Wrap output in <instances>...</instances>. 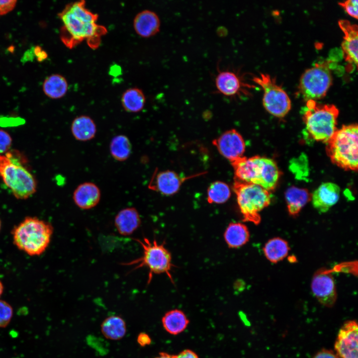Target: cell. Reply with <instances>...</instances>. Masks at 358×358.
I'll return each mask as SVG.
<instances>
[{
  "label": "cell",
  "mask_w": 358,
  "mask_h": 358,
  "mask_svg": "<svg viewBox=\"0 0 358 358\" xmlns=\"http://www.w3.org/2000/svg\"><path fill=\"white\" fill-rule=\"evenodd\" d=\"M215 82L217 91L230 97H235L242 93L247 94V89L252 88L245 83L242 77L235 71H219Z\"/></svg>",
  "instance_id": "obj_15"
},
{
  "label": "cell",
  "mask_w": 358,
  "mask_h": 358,
  "mask_svg": "<svg viewBox=\"0 0 358 358\" xmlns=\"http://www.w3.org/2000/svg\"><path fill=\"white\" fill-rule=\"evenodd\" d=\"M339 4L352 17L358 19V0H347L339 2Z\"/></svg>",
  "instance_id": "obj_32"
},
{
  "label": "cell",
  "mask_w": 358,
  "mask_h": 358,
  "mask_svg": "<svg viewBox=\"0 0 358 358\" xmlns=\"http://www.w3.org/2000/svg\"><path fill=\"white\" fill-rule=\"evenodd\" d=\"M313 358H338L331 350L322 349L318 352Z\"/></svg>",
  "instance_id": "obj_36"
},
{
  "label": "cell",
  "mask_w": 358,
  "mask_h": 358,
  "mask_svg": "<svg viewBox=\"0 0 358 358\" xmlns=\"http://www.w3.org/2000/svg\"><path fill=\"white\" fill-rule=\"evenodd\" d=\"M13 315L11 306L4 300H0V328H4L10 323Z\"/></svg>",
  "instance_id": "obj_31"
},
{
  "label": "cell",
  "mask_w": 358,
  "mask_h": 358,
  "mask_svg": "<svg viewBox=\"0 0 358 358\" xmlns=\"http://www.w3.org/2000/svg\"><path fill=\"white\" fill-rule=\"evenodd\" d=\"M0 177L17 199H27L36 191L34 176L9 152L0 154Z\"/></svg>",
  "instance_id": "obj_7"
},
{
  "label": "cell",
  "mask_w": 358,
  "mask_h": 358,
  "mask_svg": "<svg viewBox=\"0 0 358 358\" xmlns=\"http://www.w3.org/2000/svg\"><path fill=\"white\" fill-rule=\"evenodd\" d=\"M58 16L63 23L60 38L69 48L86 40L90 48L95 49L107 32L105 27L97 23L98 15L87 8L83 0L67 4Z\"/></svg>",
  "instance_id": "obj_1"
},
{
  "label": "cell",
  "mask_w": 358,
  "mask_h": 358,
  "mask_svg": "<svg viewBox=\"0 0 358 358\" xmlns=\"http://www.w3.org/2000/svg\"><path fill=\"white\" fill-rule=\"evenodd\" d=\"M142 248V255L130 262L122 263V265L133 266L132 270L146 267L149 270L148 283L151 281L154 274H166L172 283L173 278L171 272L173 267L172 255L165 247V242L158 243L156 239L150 241L144 237L143 239H134Z\"/></svg>",
  "instance_id": "obj_6"
},
{
  "label": "cell",
  "mask_w": 358,
  "mask_h": 358,
  "mask_svg": "<svg viewBox=\"0 0 358 358\" xmlns=\"http://www.w3.org/2000/svg\"><path fill=\"white\" fill-rule=\"evenodd\" d=\"M52 225L37 217L27 216L12 230L13 243L20 251L30 256L42 255L51 242Z\"/></svg>",
  "instance_id": "obj_2"
},
{
  "label": "cell",
  "mask_w": 358,
  "mask_h": 358,
  "mask_svg": "<svg viewBox=\"0 0 358 358\" xmlns=\"http://www.w3.org/2000/svg\"><path fill=\"white\" fill-rule=\"evenodd\" d=\"M289 250L287 242L279 237L269 240L263 248L265 257L272 263L282 260L287 256Z\"/></svg>",
  "instance_id": "obj_27"
},
{
  "label": "cell",
  "mask_w": 358,
  "mask_h": 358,
  "mask_svg": "<svg viewBox=\"0 0 358 358\" xmlns=\"http://www.w3.org/2000/svg\"><path fill=\"white\" fill-rule=\"evenodd\" d=\"M285 197L289 214L295 216L311 200V194L306 188L291 186L286 190Z\"/></svg>",
  "instance_id": "obj_22"
},
{
  "label": "cell",
  "mask_w": 358,
  "mask_h": 358,
  "mask_svg": "<svg viewBox=\"0 0 358 358\" xmlns=\"http://www.w3.org/2000/svg\"><path fill=\"white\" fill-rule=\"evenodd\" d=\"M252 80L264 90L263 104L266 110L277 117H283L291 107V100L285 91L277 84L274 78L268 74H260Z\"/></svg>",
  "instance_id": "obj_10"
},
{
  "label": "cell",
  "mask_w": 358,
  "mask_h": 358,
  "mask_svg": "<svg viewBox=\"0 0 358 358\" xmlns=\"http://www.w3.org/2000/svg\"><path fill=\"white\" fill-rule=\"evenodd\" d=\"M233 189L243 220L259 224L261 220L260 212L270 204V192L260 185L235 179Z\"/></svg>",
  "instance_id": "obj_8"
},
{
  "label": "cell",
  "mask_w": 358,
  "mask_h": 358,
  "mask_svg": "<svg viewBox=\"0 0 358 358\" xmlns=\"http://www.w3.org/2000/svg\"><path fill=\"white\" fill-rule=\"evenodd\" d=\"M100 329L105 338L113 341L123 338L127 331L124 320L118 315H112L106 318L101 324Z\"/></svg>",
  "instance_id": "obj_24"
},
{
  "label": "cell",
  "mask_w": 358,
  "mask_h": 358,
  "mask_svg": "<svg viewBox=\"0 0 358 358\" xmlns=\"http://www.w3.org/2000/svg\"><path fill=\"white\" fill-rule=\"evenodd\" d=\"M16 0H0V16L5 15L12 10L16 4Z\"/></svg>",
  "instance_id": "obj_34"
},
{
  "label": "cell",
  "mask_w": 358,
  "mask_h": 358,
  "mask_svg": "<svg viewBox=\"0 0 358 358\" xmlns=\"http://www.w3.org/2000/svg\"><path fill=\"white\" fill-rule=\"evenodd\" d=\"M338 108L333 104H320L306 101L303 120L306 131L314 140L326 143L337 129Z\"/></svg>",
  "instance_id": "obj_5"
},
{
  "label": "cell",
  "mask_w": 358,
  "mask_h": 358,
  "mask_svg": "<svg viewBox=\"0 0 358 358\" xmlns=\"http://www.w3.org/2000/svg\"><path fill=\"white\" fill-rule=\"evenodd\" d=\"M311 288L314 296L321 304L327 307L334 305L337 294L334 278L330 272L322 269L315 273Z\"/></svg>",
  "instance_id": "obj_12"
},
{
  "label": "cell",
  "mask_w": 358,
  "mask_h": 358,
  "mask_svg": "<svg viewBox=\"0 0 358 358\" xmlns=\"http://www.w3.org/2000/svg\"><path fill=\"white\" fill-rule=\"evenodd\" d=\"M187 178L181 177L171 171H161L153 176L148 187L162 194L171 195L177 192Z\"/></svg>",
  "instance_id": "obj_17"
},
{
  "label": "cell",
  "mask_w": 358,
  "mask_h": 358,
  "mask_svg": "<svg viewBox=\"0 0 358 358\" xmlns=\"http://www.w3.org/2000/svg\"><path fill=\"white\" fill-rule=\"evenodd\" d=\"M42 89L46 95L52 99H59L63 97L68 89L66 79L58 74H52L44 80Z\"/></svg>",
  "instance_id": "obj_26"
},
{
  "label": "cell",
  "mask_w": 358,
  "mask_h": 358,
  "mask_svg": "<svg viewBox=\"0 0 358 358\" xmlns=\"http://www.w3.org/2000/svg\"><path fill=\"white\" fill-rule=\"evenodd\" d=\"M162 322L164 328L168 333L176 335L184 331L189 324V320L183 311L174 309L164 315Z\"/></svg>",
  "instance_id": "obj_25"
},
{
  "label": "cell",
  "mask_w": 358,
  "mask_h": 358,
  "mask_svg": "<svg viewBox=\"0 0 358 358\" xmlns=\"http://www.w3.org/2000/svg\"><path fill=\"white\" fill-rule=\"evenodd\" d=\"M109 151L112 157L116 161L124 162L130 157L132 145L129 138L125 135L114 136L109 144Z\"/></svg>",
  "instance_id": "obj_29"
},
{
  "label": "cell",
  "mask_w": 358,
  "mask_h": 358,
  "mask_svg": "<svg viewBox=\"0 0 358 358\" xmlns=\"http://www.w3.org/2000/svg\"><path fill=\"white\" fill-rule=\"evenodd\" d=\"M358 127L343 125L326 143V151L331 162L345 170H358Z\"/></svg>",
  "instance_id": "obj_4"
},
{
  "label": "cell",
  "mask_w": 358,
  "mask_h": 358,
  "mask_svg": "<svg viewBox=\"0 0 358 358\" xmlns=\"http://www.w3.org/2000/svg\"><path fill=\"white\" fill-rule=\"evenodd\" d=\"M338 24L344 34L341 45L343 57L349 64L347 69L351 72L358 66V25L346 19L339 20Z\"/></svg>",
  "instance_id": "obj_14"
},
{
  "label": "cell",
  "mask_w": 358,
  "mask_h": 358,
  "mask_svg": "<svg viewBox=\"0 0 358 358\" xmlns=\"http://www.w3.org/2000/svg\"><path fill=\"white\" fill-rule=\"evenodd\" d=\"M231 196V190L225 182L217 181L212 183L207 189L208 203L221 204L226 202Z\"/></svg>",
  "instance_id": "obj_30"
},
{
  "label": "cell",
  "mask_w": 358,
  "mask_h": 358,
  "mask_svg": "<svg viewBox=\"0 0 358 358\" xmlns=\"http://www.w3.org/2000/svg\"><path fill=\"white\" fill-rule=\"evenodd\" d=\"M231 164L234 179L260 185L269 192L275 188L280 171L273 160L259 156H243Z\"/></svg>",
  "instance_id": "obj_3"
},
{
  "label": "cell",
  "mask_w": 358,
  "mask_h": 358,
  "mask_svg": "<svg viewBox=\"0 0 358 358\" xmlns=\"http://www.w3.org/2000/svg\"><path fill=\"white\" fill-rule=\"evenodd\" d=\"M121 101L125 111L136 113L140 112L144 108L146 97L141 90L137 88H131L123 93Z\"/></svg>",
  "instance_id": "obj_28"
},
{
  "label": "cell",
  "mask_w": 358,
  "mask_h": 358,
  "mask_svg": "<svg viewBox=\"0 0 358 358\" xmlns=\"http://www.w3.org/2000/svg\"><path fill=\"white\" fill-rule=\"evenodd\" d=\"M1 220H0V229H1Z\"/></svg>",
  "instance_id": "obj_41"
},
{
  "label": "cell",
  "mask_w": 358,
  "mask_h": 358,
  "mask_svg": "<svg viewBox=\"0 0 358 358\" xmlns=\"http://www.w3.org/2000/svg\"><path fill=\"white\" fill-rule=\"evenodd\" d=\"M12 138L6 131L0 129V154L9 151L12 144Z\"/></svg>",
  "instance_id": "obj_33"
},
{
  "label": "cell",
  "mask_w": 358,
  "mask_h": 358,
  "mask_svg": "<svg viewBox=\"0 0 358 358\" xmlns=\"http://www.w3.org/2000/svg\"><path fill=\"white\" fill-rule=\"evenodd\" d=\"M358 325L355 320L346 322L341 327L334 348L338 358H358Z\"/></svg>",
  "instance_id": "obj_11"
},
{
  "label": "cell",
  "mask_w": 358,
  "mask_h": 358,
  "mask_svg": "<svg viewBox=\"0 0 358 358\" xmlns=\"http://www.w3.org/2000/svg\"><path fill=\"white\" fill-rule=\"evenodd\" d=\"M137 342L141 347H145L150 345L152 340L148 334L141 332L137 336Z\"/></svg>",
  "instance_id": "obj_35"
},
{
  "label": "cell",
  "mask_w": 358,
  "mask_h": 358,
  "mask_svg": "<svg viewBox=\"0 0 358 358\" xmlns=\"http://www.w3.org/2000/svg\"><path fill=\"white\" fill-rule=\"evenodd\" d=\"M213 144L230 163L243 157L245 144L241 135L235 129L228 130L214 139Z\"/></svg>",
  "instance_id": "obj_13"
},
{
  "label": "cell",
  "mask_w": 358,
  "mask_h": 358,
  "mask_svg": "<svg viewBox=\"0 0 358 358\" xmlns=\"http://www.w3.org/2000/svg\"><path fill=\"white\" fill-rule=\"evenodd\" d=\"M141 223L139 213L134 207L125 208L120 210L114 219L115 228L123 236L132 234L140 226Z\"/></svg>",
  "instance_id": "obj_20"
},
{
  "label": "cell",
  "mask_w": 358,
  "mask_h": 358,
  "mask_svg": "<svg viewBox=\"0 0 358 358\" xmlns=\"http://www.w3.org/2000/svg\"><path fill=\"white\" fill-rule=\"evenodd\" d=\"M224 238L229 248H238L249 241L250 232L245 224L231 222L224 232Z\"/></svg>",
  "instance_id": "obj_23"
},
{
  "label": "cell",
  "mask_w": 358,
  "mask_h": 358,
  "mask_svg": "<svg viewBox=\"0 0 358 358\" xmlns=\"http://www.w3.org/2000/svg\"><path fill=\"white\" fill-rule=\"evenodd\" d=\"M160 20L158 14L153 11L146 9L139 12L133 20L135 32L143 37H149L157 34L160 30Z\"/></svg>",
  "instance_id": "obj_19"
},
{
  "label": "cell",
  "mask_w": 358,
  "mask_h": 358,
  "mask_svg": "<svg viewBox=\"0 0 358 358\" xmlns=\"http://www.w3.org/2000/svg\"><path fill=\"white\" fill-rule=\"evenodd\" d=\"M71 130L74 137L77 140L82 142L92 139L97 131L93 120L85 115L78 116L73 120Z\"/></svg>",
  "instance_id": "obj_21"
},
{
  "label": "cell",
  "mask_w": 358,
  "mask_h": 358,
  "mask_svg": "<svg viewBox=\"0 0 358 358\" xmlns=\"http://www.w3.org/2000/svg\"><path fill=\"white\" fill-rule=\"evenodd\" d=\"M37 59L41 61L47 57V53L41 50L40 47H36L34 49Z\"/></svg>",
  "instance_id": "obj_38"
},
{
  "label": "cell",
  "mask_w": 358,
  "mask_h": 358,
  "mask_svg": "<svg viewBox=\"0 0 358 358\" xmlns=\"http://www.w3.org/2000/svg\"><path fill=\"white\" fill-rule=\"evenodd\" d=\"M154 358H174V356L166 353L162 352L159 354V356Z\"/></svg>",
  "instance_id": "obj_39"
},
{
  "label": "cell",
  "mask_w": 358,
  "mask_h": 358,
  "mask_svg": "<svg viewBox=\"0 0 358 358\" xmlns=\"http://www.w3.org/2000/svg\"><path fill=\"white\" fill-rule=\"evenodd\" d=\"M174 358H199L197 355L190 350H185L177 355H173Z\"/></svg>",
  "instance_id": "obj_37"
},
{
  "label": "cell",
  "mask_w": 358,
  "mask_h": 358,
  "mask_svg": "<svg viewBox=\"0 0 358 358\" xmlns=\"http://www.w3.org/2000/svg\"><path fill=\"white\" fill-rule=\"evenodd\" d=\"M340 188L336 183L327 182L322 183L311 194L313 207L321 213L327 212L338 201Z\"/></svg>",
  "instance_id": "obj_16"
},
{
  "label": "cell",
  "mask_w": 358,
  "mask_h": 358,
  "mask_svg": "<svg viewBox=\"0 0 358 358\" xmlns=\"http://www.w3.org/2000/svg\"><path fill=\"white\" fill-rule=\"evenodd\" d=\"M332 60L318 62L302 74L299 81V92L306 101L323 98L332 84Z\"/></svg>",
  "instance_id": "obj_9"
},
{
  "label": "cell",
  "mask_w": 358,
  "mask_h": 358,
  "mask_svg": "<svg viewBox=\"0 0 358 358\" xmlns=\"http://www.w3.org/2000/svg\"><path fill=\"white\" fill-rule=\"evenodd\" d=\"M101 191L93 182H85L80 184L75 189L73 199L75 204L84 210L91 209L99 203Z\"/></svg>",
  "instance_id": "obj_18"
},
{
  "label": "cell",
  "mask_w": 358,
  "mask_h": 358,
  "mask_svg": "<svg viewBox=\"0 0 358 358\" xmlns=\"http://www.w3.org/2000/svg\"><path fill=\"white\" fill-rule=\"evenodd\" d=\"M3 292V285L0 280V297L1 296Z\"/></svg>",
  "instance_id": "obj_40"
}]
</instances>
